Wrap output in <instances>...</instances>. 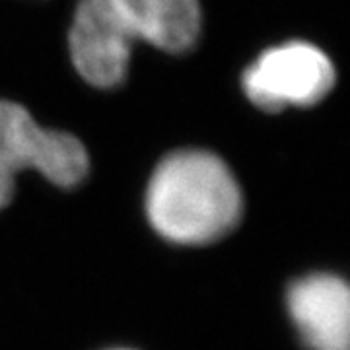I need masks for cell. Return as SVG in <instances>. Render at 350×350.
<instances>
[{
    "instance_id": "obj_1",
    "label": "cell",
    "mask_w": 350,
    "mask_h": 350,
    "mask_svg": "<svg viewBox=\"0 0 350 350\" xmlns=\"http://www.w3.org/2000/svg\"><path fill=\"white\" fill-rule=\"evenodd\" d=\"M200 33L199 0H80L70 25V55L92 86L123 82L135 41L185 53Z\"/></svg>"
},
{
    "instance_id": "obj_4",
    "label": "cell",
    "mask_w": 350,
    "mask_h": 350,
    "mask_svg": "<svg viewBox=\"0 0 350 350\" xmlns=\"http://www.w3.org/2000/svg\"><path fill=\"white\" fill-rule=\"evenodd\" d=\"M36 170L59 187H75L90 170L84 144L63 131L36 123L29 111L0 100V172L14 175Z\"/></svg>"
},
{
    "instance_id": "obj_3",
    "label": "cell",
    "mask_w": 350,
    "mask_h": 350,
    "mask_svg": "<svg viewBox=\"0 0 350 350\" xmlns=\"http://www.w3.org/2000/svg\"><path fill=\"white\" fill-rule=\"evenodd\" d=\"M335 86V66L315 45L292 41L265 51L243 75V90L257 107L282 111L312 107Z\"/></svg>"
},
{
    "instance_id": "obj_2",
    "label": "cell",
    "mask_w": 350,
    "mask_h": 350,
    "mask_svg": "<svg viewBox=\"0 0 350 350\" xmlns=\"http://www.w3.org/2000/svg\"><path fill=\"white\" fill-rule=\"evenodd\" d=\"M146 213L162 238L181 245H204L238 226L243 197L234 174L216 154L177 150L152 174Z\"/></svg>"
},
{
    "instance_id": "obj_6",
    "label": "cell",
    "mask_w": 350,
    "mask_h": 350,
    "mask_svg": "<svg viewBox=\"0 0 350 350\" xmlns=\"http://www.w3.org/2000/svg\"><path fill=\"white\" fill-rule=\"evenodd\" d=\"M14 179H16L14 175L2 174V172H0V211H2L4 206H8L10 200H12L14 189H16V181H14Z\"/></svg>"
},
{
    "instance_id": "obj_5",
    "label": "cell",
    "mask_w": 350,
    "mask_h": 350,
    "mask_svg": "<svg viewBox=\"0 0 350 350\" xmlns=\"http://www.w3.org/2000/svg\"><path fill=\"white\" fill-rule=\"evenodd\" d=\"M288 312L310 350H349L350 292L342 278L317 273L296 280Z\"/></svg>"
},
{
    "instance_id": "obj_7",
    "label": "cell",
    "mask_w": 350,
    "mask_h": 350,
    "mask_svg": "<svg viewBox=\"0 0 350 350\" xmlns=\"http://www.w3.org/2000/svg\"><path fill=\"white\" fill-rule=\"evenodd\" d=\"M119 350H126V349H119Z\"/></svg>"
}]
</instances>
